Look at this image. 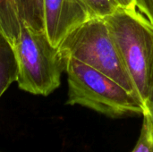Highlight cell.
<instances>
[{"instance_id": "52a82bcc", "label": "cell", "mask_w": 153, "mask_h": 152, "mask_svg": "<svg viewBox=\"0 0 153 152\" xmlns=\"http://www.w3.org/2000/svg\"><path fill=\"white\" fill-rule=\"evenodd\" d=\"M18 66L12 45L0 35V98L17 80Z\"/></svg>"}, {"instance_id": "6da1fadb", "label": "cell", "mask_w": 153, "mask_h": 152, "mask_svg": "<svg viewBox=\"0 0 153 152\" xmlns=\"http://www.w3.org/2000/svg\"><path fill=\"white\" fill-rule=\"evenodd\" d=\"M65 72L68 105H79L113 118L144 114L141 99L106 74L71 57L66 58Z\"/></svg>"}, {"instance_id": "30bf717a", "label": "cell", "mask_w": 153, "mask_h": 152, "mask_svg": "<svg viewBox=\"0 0 153 152\" xmlns=\"http://www.w3.org/2000/svg\"><path fill=\"white\" fill-rule=\"evenodd\" d=\"M132 152H153V135L148 119L143 116L140 137Z\"/></svg>"}, {"instance_id": "9c48e42d", "label": "cell", "mask_w": 153, "mask_h": 152, "mask_svg": "<svg viewBox=\"0 0 153 152\" xmlns=\"http://www.w3.org/2000/svg\"><path fill=\"white\" fill-rule=\"evenodd\" d=\"M93 16L105 18L119 8L116 0H81Z\"/></svg>"}, {"instance_id": "277c9868", "label": "cell", "mask_w": 153, "mask_h": 152, "mask_svg": "<svg viewBox=\"0 0 153 152\" xmlns=\"http://www.w3.org/2000/svg\"><path fill=\"white\" fill-rule=\"evenodd\" d=\"M59 49L65 58H74L106 74L139 98L104 18L88 20L65 39Z\"/></svg>"}, {"instance_id": "8992f818", "label": "cell", "mask_w": 153, "mask_h": 152, "mask_svg": "<svg viewBox=\"0 0 153 152\" xmlns=\"http://www.w3.org/2000/svg\"><path fill=\"white\" fill-rule=\"evenodd\" d=\"M21 24L16 0H0V35L12 47L19 39Z\"/></svg>"}, {"instance_id": "5bb4252c", "label": "cell", "mask_w": 153, "mask_h": 152, "mask_svg": "<svg viewBox=\"0 0 153 152\" xmlns=\"http://www.w3.org/2000/svg\"><path fill=\"white\" fill-rule=\"evenodd\" d=\"M0 152H1V151H0Z\"/></svg>"}, {"instance_id": "8fae6325", "label": "cell", "mask_w": 153, "mask_h": 152, "mask_svg": "<svg viewBox=\"0 0 153 152\" xmlns=\"http://www.w3.org/2000/svg\"><path fill=\"white\" fill-rule=\"evenodd\" d=\"M134 11L153 29V0H134Z\"/></svg>"}, {"instance_id": "4fadbf2b", "label": "cell", "mask_w": 153, "mask_h": 152, "mask_svg": "<svg viewBox=\"0 0 153 152\" xmlns=\"http://www.w3.org/2000/svg\"><path fill=\"white\" fill-rule=\"evenodd\" d=\"M116 2L117 3L119 7L128 10V11L135 12L134 11V0H116Z\"/></svg>"}, {"instance_id": "5b68a950", "label": "cell", "mask_w": 153, "mask_h": 152, "mask_svg": "<svg viewBox=\"0 0 153 152\" xmlns=\"http://www.w3.org/2000/svg\"><path fill=\"white\" fill-rule=\"evenodd\" d=\"M44 30L55 47H59L75 29L94 17L81 0H43Z\"/></svg>"}, {"instance_id": "ba28073f", "label": "cell", "mask_w": 153, "mask_h": 152, "mask_svg": "<svg viewBox=\"0 0 153 152\" xmlns=\"http://www.w3.org/2000/svg\"><path fill=\"white\" fill-rule=\"evenodd\" d=\"M16 3L21 22L36 30H44L43 0H16Z\"/></svg>"}, {"instance_id": "7c38bea8", "label": "cell", "mask_w": 153, "mask_h": 152, "mask_svg": "<svg viewBox=\"0 0 153 152\" xmlns=\"http://www.w3.org/2000/svg\"><path fill=\"white\" fill-rule=\"evenodd\" d=\"M143 104H144V108H145V112L143 116L148 119L153 135V85L146 99L144 100Z\"/></svg>"}, {"instance_id": "3957f363", "label": "cell", "mask_w": 153, "mask_h": 152, "mask_svg": "<svg viewBox=\"0 0 153 152\" xmlns=\"http://www.w3.org/2000/svg\"><path fill=\"white\" fill-rule=\"evenodd\" d=\"M143 102L153 85V29L137 13L119 7L104 18Z\"/></svg>"}, {"instance_id": "7a4b0ae2", "label": "cell", "mask_w": 153, "mask_h": 152, "mask_svg": "<svg viewBox=\"0 0 153 152\" xmlns=\"http://www.w3.org/2000/svg\"><path fill=\"white\" fill-rule=\"evenodd\" d=\"M13 48L18 66L16 82L21 90L48 96L59 87L66 58L59 47L51 44L44 30H36L22 22Z\"/></svg>"}]
</instances>
